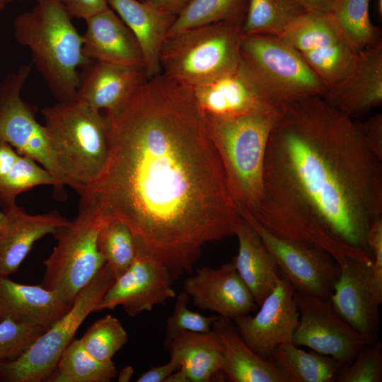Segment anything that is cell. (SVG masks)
I'll return each mask as SVG.
<instances>
[{"label": "cell", "mask_w": 382, "mask_h": 382, "mask_svg": "<svg viewBox=\"0 0 382 382\" xmlns=\"http://www.w3.org/2000/svg\"><path fill=\"white\" fill-rule=\"evenodd\" d=\"M263 190L250 213L270 233L319 247L340 265L372 263L368 236L382 219V158L357 121L323 98L277 108Z\"/></svg>", "instance_id": "obj_2"}, {"label": "cell", "mask_w": 382, "mask_h": 382, "mask_svg": "<svg viewBox=\"0 0 382 382\" xmlns=\"http://www.w3.org/2000/svg\"><path fill=\"white\" fill-rule=\"evenodd\" d=\"M377 8L380 16L382 15V0H377Z\"/></svg>", "instance_id": "obj_47"}, {"label": "cell", "mask_w": 382, "mask_h": 382, "mask_svg": "<svg viewBox=\"0 0 382 382\" xmlns=\"http://www.w3.org/2000/svg\"><path fill=\"white\" fill-rule=\"evenodd\" d=\"M178 369V364L170 359L166 364L149 368L138 377L137 381L164 382L167 377Z\"/></svg>", "instance_id": "obj_42"}, {"label": "cell", "mask_w": 382, "mask_h": 382, "mask_svg": "<svg viewBox=\"0 0 382 382\" xmlns=\"http://www.w3.org/2000/svg\"><path fill=\"white\" fill-rule=\"evenodd\" d=\"M305 12L293 0H248L241 32L280 37Z\"/></svg>", "instance_id": "obj_29"}, {"label": "cell", "mask_w": 382, "mask_h": 382, "mask_svg": "<svg viewBox=\"0 0 382 382\" xmlns=\"http://www.w3.org/2000/svg\"><path fill=\"white\" fill-rule=\"evenodd\" d=\"M33 158L19 154L12 166L0 177V208L6 212L14 205L18 195L40 185H62Z\"/></svg>", "instance_id": "obj_33"}, {"label": "cell", "mask_w": 382, "mask_h": 382, "mask_svg": "<svg viewBox=\"0 0 382 382\" xmlns=\"http://www.w3.org/2000/svg\"><path fill=\"white\" fill-rule=\"evenodd\" d=\"M105 116L108 161L81 198L125 224L174 280L192 274L202 248L243 221L192 88L159 74Z\"/></svg>", "instance_id": "obj_1"}, {"label": "cell", "mask_w": 382, "mask_h": 382, "mask_svg": "<svg viewBox=\"0 0 382 382\" xmlns=\"http://www.w3.org/2000/svg\"><path fill=\"white\" fill-rule=\"evenodd\" d=\"M108 4L136 37L146 78L161 74V50L177 16L139 0H108Z\"/></svg>", "instance_id": "obj_23"}, {"label": "cell", "mask_w": 382, "mask_h": 382, "mask_svg": "<svg viewBox=\"0 0 382 382\" xmlns=\"http://www.w3.org/2000/svg\"><path fill=\"white\" fill-rule=\"evenodd\" d=\"M162 11L178 16L190 0H139Z\"/></svg>", "instance_id": "obj_43"}, {"label": "cell", "mask_w": 382, "mask_h": 382, "mask_svg": "<svg viewBox=\"0 0 382 382\" xmlns=\"http://www.w3.org/2000/svg\"><path fill=\"white\" fill-rule=\"evenodd\" d=\"M114 280L105 263L78 294L67 312L46 328L19 357L0 364V381H47L62 352L88 316L96 311Z\"/></svg>", "instance_id": "obj_9"}, {"label": "cell", "mask_w": 382, "mask_h": 382, "mask_svg": "<svg viewBox=\"0 0 382 382\" xmlns=\"http://www.w3.org/2000/svg\"><path fill=\"white\" fill-rule=\"evenodd\" d=\"M33 66L32 62L23 64L0 81V138L19 154L40 163L62 186L67 185L51 150L45 127L36 119L37 107L21 97Z\"/></svg>", "instance_id": "obj_11"}, {"label": "cell", "mask_w": 382, "mask_h": 382, "mask_svg": "<svg viewBox=\"0 0 382 382\" xmlns=\"http://www.w3.org/2000/svg\"><path fill=\"white\" fill-rule=\"evenodd\" d=\"M76 100L105 112L120 109L147 79L141 69L91 61L79 71Z\"/></svg>", "instance_id": "obj_20"}, {"label": "cell", "mask_w": 382, "mask_h": 382, "mask_svg": "<svg viewBox=\"0 0 382 382\" xmlns=\"http://www.w3.org/2000/svg\"><path fill=\"white\" fill-rule=\"evenodd\" d=\"M4 216H5V214L4 212H1L0 211V226L4 220Z\"/></svg>", "instance_id": "obj_49"}, {"label": "cell", "mask_w": 382, "mask_h": 382, "mask_svg": "<svg viewBox=\"0 0 382 382\" xmlns=\"http://www.w3.org/2000/svg\"><path fill=\"white\" fill-rule=\"evenodd\" d=\"M71 306L40 284H23L0 275V320L9 318L47 328Z\"/></svg>", "instance_id": "obj_24"}, {"label": "cell", "mask_w": 382, "mask_h": 382, "mask_svg": "<svg viewBox=\"0 0 382 382\" xmlns=\"http://www.w3.org/2000/svg\"><path fill=\"white\" fill-rule=\"evenodd\" d=\"M239 212L257 232L275 260L281 277L295 291L330 299L340 266L329 253L313 245L279 238L262 227L249 212Z\"/></svg>", "instance_id": "obj_12"}, {"label": "cell", "mask_w": 382, "mask_h": 382, "mask_svg": "<svg viewBox=\"0 0 382 382\" xmlns=\"http://www.w3.org/2000/svg\"><path fill=\"white\" fill-rule=\"evenodd\" d=\"M212 328L222 345L221 371L233 382H286L270 357L257 355L240 335L232 320L218 316Z\"/></svg>", "instance_id": "obj_25"}, {"label": "cell", "mask_w": 382, "mask_h": 382, "mask_svg": "<svg viewBox=\"0 0 382 382\" xmlns=\"http://www.w3.org/2000/svg\"><path fill=\"white\" fill-rule=\"evenodd\" d=\"M173 280L163 263L137 248L132 264L115 279L96 311L122 306L130 317L149 312L175 296Z\"/></svg>", "instance_id": "obj_14"}, {"label": "cell", "mask_w": 382, "mask_h": 382, "mask_svg": "<svg viewBox=\"0 0 382 382\" xmlns=\"http://www.w3.org/2000/svg\"><path fill=\"white\" fill-rule=\"evenodd\" d=\"M24 1V0H0V2L4 4V5H6L8 3H11V2H13V1ZM34 1H35L37 2V1H39L40 0H34Z\"/></svg>", "instance_id": "obj_48"}, {"label": "cell", "mask_w": 382, "mask_h": 382, "mask_svg": "<svg viewBox=\"0 0 382 382\" xmlns=\"http://www.w3.org/2000/svg\"><path fill=\"white\" fill-rule=\"evenodd\" d=\"M54 158L79 194L101 174L109 141L105 116L83 101H58L40 111Z\"/></svg>", "instance_id": "obj_4"}, {"label": "cell", "mask_w": 382, "mask_h": 382, "mask_svg": "<svg viewBox=\"0 0 382 382\" xmlns=\"http://www.w3.org/2000/svg\"><path fill=\"white\" fill-rule=\"evenodd\" d=\"M370 265L347 258L330 300L336 312L369 343L376 341L380 330V291L372 279Z\"/></svg>", "instance_id": "obj_16"}, {"label": "cell", "mask_w": 382, "mask_h": 382, "mask_svg": "<svg viewBox=\"0 0 382 382\" xmlns=\"http://www.w3.org/2000/svg\"><path fill=\"white\" fill-rule=\"evenodd\" d=\"M306 12L330 13L335 0H293Z\"/></svg>", "instance_id": "obj_44"}, {"label": "cell", "mask_w": 382, "mask_h": 382, "mask_svg": "<svg viewBox=\"0 0 382 382\" xmlns=\"http://www.w3.org/2000/svg\"><path fill=\"white\" fill-rule=\"evenodd\" d=\"M349 364L342 366L337 382L382 381V344L379 340L364 346Z\"/></svg>", "instance_id": "obj_36"}, {"label": "cell", "mask_w": 382, "mask_h": 382, "mask_svg": "<svg viewBox=\"0 0 382 382\" xmlns=\"http://www.w3.org/2000/svg\"><path fill=\"white\" fill-rule=\"evenodd\" d=\"M240 63L275 108L311 97L324 98L328 92L298 52L280 37L243 35Z\"/></svg>", "instance_id": "obj_7"}, {"label": "cell", "mask_w": 382, "mask_h": 382, "mask_svg": "<svg viewBox=\"0 0 382 382\" xmlns=\"http://www.w3.org/2000/svg\"><path fill=\"white\" fill-rule=\"evenodd\" d=\"M243 35L241 25L225 21L168 35L160 53L161 74L193 88L233 71Z\"/></svg>", "instance_id": "obj_6"}, {"label": "cell", "mask_w": 382, "mask_h": 382, "mask_svg": "<svg viewBox=\"0 0 382 382\" xmlns=\"http://www.w3.org/2000/svg\"><path fill=\"white\" fill-rule=\"evenodd\" d=\"M45 330L9 318L0 320V364L19 357Z\"/></svg>", "instance_id": "obj_38"}, {"label": "cell", "mask_w": 382, "mask_h": 382, "mask_svg": "<svg viewBox=\"0 0 382 382\" xmlns=\"http://www.w3.org/2000/svg\"><path fill=\"white\" fill-rule=\"evenodd\" d=\"M85 21L83 52L87 59L144 70L142 53L136 37L111 8Z\"/></svg>", "instance_id": "obj_21"}, {"label": "cell", "mask_w": 382, "mask_h": 382, "mask_svg": "<svg viewBox=\"0 0 382 382\" xmlns=\"http://www.w3.org/2000/svg\"><path fill=\"white\" fill-rule=\"evenodd\" d=\"M280 37L298 52L328 91L345 78L357 54L330 13L305 12Z\"/></svg>", "instance_id": "obj_10"}, {"label": "cell", "mask_w": 382, "mask_h": 382, "mask_svg": "<svg viewBox=\"0 0 382 382\" xmlns=\"http://www.w3.org/2000/svg\"><path fill=\"white\" fill-rule=\"evenodd\" d=\"M164 382H190L186 373L180 368L170 374Z\"/></svg>", "instance_id": "obj_45"}, {"label": "cell", "mask_w": 382, "mask_h": 382, "mask_svg": "<svg viewBox=\"0 0 382 382\" xmlns=\"http://www.w3.org/2000/svg\"><path fill=\"white\" fill-rule=\"evenodd\" d=\"M170 359L186 373L190 382H208L222 364V345L216 332L183 331L166 347Z\"/></svg>", "instance_id": "obj_27"}, {"label": "cell", "mask_w": 382, "mask_h": 382, "mask_svg": "<svg viewBox=\"0 0 382 382\" xmlns=\"http://www.w3.org/2000/svg\"><path fill=\"white\" fill-rule=\"evenodd\" d=\"M294 294L292 285L282 277L253 316L232 320L245 343L262 358H270L277 346L291 342L299 319Z\"/></svg>", "instance_id": "obj_15"}, {"label": "cell", "mask_w": 382, "mask_h": 382, "mask_svg": "<svg viewBox=\"0 0 382 382\" xmlns=\"http://www.w3.org/2000/svg\"><path fill=\"white\" fill-rule=\"evenodd\" d=\"M299 319L291 342L349 364L367 340L335 310L330 299L295 291Z\"/></svg>", "instance_id": "obj_13"}, {"label": "cell", "mask_w": 382, "mask_h": 382, "mask_svg": "<svg viewBox=\"0 0 382 382\" xmlns=\"http://www.w3.org/2000/svg\"><path fill=\"white\" fill-rule=\"evenodd\" d=\"M134 369L131 366L124 367L119 373H117V381L119 382L129 381L134 374Z\"/></svg>", "instance_id": "obj_46"}, {"label": "cell", "mask_w": 382, "mask_h": 382, "mask_svg": "<svg viewBox=\"0 0 382 382\" xmlns=\"http://www.w3.org/2000/svg\"><path fill=\"white\" fill-rule=\"evenodd\" d=\"M349 117H363L382 103V40L357 54L345 78L323 98Z\"/></svg>", "instance_id": "obj_19"}, {"label": "cell", "mask_w": 382, "mask_h": 382, "mask_svg": "<svg viewBox=\"0 0 382 382\" xmlns=\"http://www.w3.org/2000/svg\"><path fill=\"white\" fill-rule=\"evenodd\" d=\"M370 0H335L330 13L345 37L358 53L381 40V30L369 16Z\"/></svg>", "instance_id": "obj_31"}, {"label": "cell", "mask_w": 382, "mask_h": 382, "mask_svg": "<svg viewBox=\"0 0 382 382\" xmlns=\"http://www.w3.org/2000/svg\"><path fill=\"white\" fill-rule=\"evenodd\" d=\"M16 41L27 47L32 62L58 101L76 100L79 69L91 61L83 52V38L61 0H40L13 23Z\"/></svg>", "instance_id": "obj_3"}, {"label": "cell", "mask_w": 382, "mask_h": 382, "mask_svg": "<svg viewBox=\"0 0 382 382\" xmlns=\"http://www.w3.org/2000/svg\"><path fill=\"white\" fill-rule=\"evenodd\" d=\"M248 1L190 0L177 16L168 35L191 28L221 21L241 25Z\"/></svg>", "instance_id": "obj_32"}, {"label": "cell", "mask_w": 382, "mask_h": 382, "mask_svg": "<svg viewBox=\"0 0 382 382\" xmlns=\"http://www.w3.org/2000/svg\"><path fill=\"white\" fill-rule=\"evenodd\" d=\"M5 6L6 5H4V4L0 2V11H2L4 8Z\"/></svg>", "instance_id": "obj_50"}, {"label": "cell", "mask_w": 382, "mask_h": 382, "mask_svg": "<svg viewBox=\"0 0 382 382\" xmlns=\"http://www.w3.org/2000/svg\"><path fill=\"white\" fill-rule=\"evenodd\" d=\"M98 248L115 279L132 264L137 252L134 236L122 222H105L98 236Z\"/></svg>", "instance_id": "obj_34"}, {"label": "cell", "mask_w": 382, "mask_h": 382, "mask_svg": "<svg viewBox=\"0 0 382 382\" xmlns=\"http://www.w3.org/2000/svg\"><path fill=\"white\" fill-rule=\"evenodd\" d=\"M192 90L205 117L234 118L277 109L265 100L241 63L235 70Z\"/></svg>", "instance_id": "obj_18"}, {"label": "cell", "mask_w": 382, "mask_h": 382, "mask_svg": "<svg viewBox=\"0 0 382 382\" xmlns=\"http://www.w3.org/2000/svg\"><path fill=\"white\" fill-rule=\"evenodd\" d=\"M113 361L91 356L79 339L74 338L62 352L49 382H109L117 375Z\"/></svg>", "instance_id": "obj_30"}, {"label": "cell", "mask_w": 382, "mask_h": 382, "mask_svg": "<svg viewBox=\"0 0 382 382\" xmlns=\"http://www.w3.org/2000/svg\"><path fill=\"white\" fill-rule=\"evenodd\" d=\"M105 222L91 202L81 198L75 218L52 234L57 244L43 260L40 285L57 293L68 305L105 265L98 236Z\"/></svg>", "instance_id": "obj_8"}, {"label": "cell", "mask_w": 382, "mask_h": 382, "mask_svg": "<svg viewBox=\"0 0 382 382\" xmlns=\"http://www.w3.org/2000/svg\"><path fill=\"white\" fill-rule=\"evenodd\" d=\"M0 226V275L15 273L33 244L69 220L57 211L30 214L16 204L4 212Z\"/></svg>", "instance_id": "obj_22"}, {"label": "cell", "mask_w": 382, "mask_h": 382, "mask_svg": "<svg viewBox=\"0 0 382 382\" xmlns=\"http://www.w3.org/2000/svg\"><path fill=\"white\" fill-rule=\"evenodd\" d=\"M72 18L86 20L109 7L108 0H61Z\"/></svg>", "instance_id": "obj_41"}, {"label": "cell", "mask_w": 382, "mask_h": 382, "mask_svg": "<svg viewBox=\"0 0 382 382\" xmlns=\"http://www.w3.org/2000/svg\"><path fill=\"white\" fill-rule=\"evenodd\" d=\"M236 236L238 248L232 261L259 306L282 277L275 260L260 236L243 218Z\"/></svg>", "instance_id": "obj_26"}, {"label": "cell", "mask_w": 382, "mask_h": 382, "mask_svg": "<svg viewBox=\"0 0 382 382\" xmlns=\"http://www.w3.org/2000/svg\"><path fill=\"white\" fill-rule=\"evenodd\" d=\"M356 121L366 141L382 158V114L378 112L363 122Z\"/></svg>", "instance_id": "obj_40"}, {"label": "cell", "mask_w": 382, "mask_h": 382, "mask_svg": "<svg viewBox=\"0 0 382 382\" xmlns=\"http://www.w3.org/2000/svg\"><path fill=\"white\" fill-rule=\"evenodd\" d=\"M271 357L286 382H330L342 366L331 357L306 352L292 342L277 346Z\"/></svg>", "instance_id": "obj_28"}, {"label": "cell", "mask_w": 382, "mask_h": 382, "mask_svg": "<svg viewBox=\"0 0 382 382\" xmlns=\"http://www.w3.org/2000/svg\"><path fill=\"white\" fill-rule=\"evenodd\" d=\"M79 340L94 358L110 362L127 342L128 335L117 318L107 314L94 322Z\"/></svg>", "instance_id": "obj_35"}, {"label": "cell", "mask_w": 382, "mask_h": 382, "mask_svg": "<svg viewBox=\"0 0 382 382\" xmlns=\"http://www.w3.org/2000/svg\"><path fill=\"white\" fill-rule=\"evenodd\" d=\"M277 109L234 118L205 117L238 210L253 213L262 199L265 157Z\"/></svg>", "instance_id": "obj_5"}, {"label": "cell", "mask_w": 382, "mask_h": 382, "mask_svg": "<svg viewBox=\"0 0 382 382\" xmlns=\"http://www.w3.org/2000/svg\"><path fill=\"white\" fill-rule=\"evenodd\" d=\"M190 296L184 291L177 295L173 310L166 320L163 342L165 347L180 332H206L212 330V323L218 315L206 316L190 310Z\"/></svg>", "instance_id": "obj_37"}, {"label": "cell", "mask_w": 382, "mask_h": 382, "mask_svg": "<svg viewBox=\"0 0 382 382\" xmlns=\"http://www.w3.org/2000/svg\"><path fill=\"white\" fill-rule=\"evenodd\" d=\"M183 291L199 309L231 320L258 308L232 260L218 268H199L184 281Z\"/></svg>", "instance_id": "obj_17"}, {"label": "cell", "mask_w": 382, "mask_h": 382, "mask_svg": "<svg viewBox=\"0 0 382 382\" xmlns=\"http://www.w3.org/2000/svg\"><path fill=\"white\" fill-rule=\"evenodd\" d=\"M368 243L373 259L370 265L372 278L377 288L382 291V219L371 226Z\"/></svg>", "instance_id": "obj_39"}]
</instances>
